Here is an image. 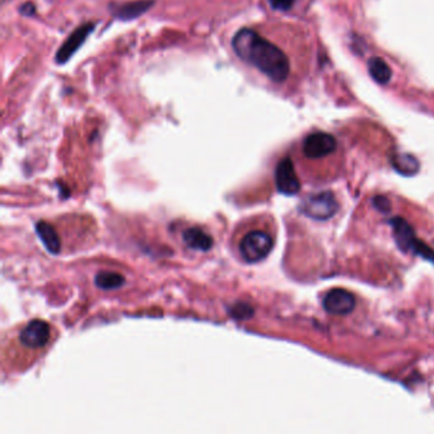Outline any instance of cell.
<instances>
[{"label":"cell","mask_w":434,"mask_h":434,"mask_svg":"<svg viewBox=\"0 0 434 434\" xmlns=\"http://www.w3.org/2000/svg\"><path fill=\"white\" fill-rule=\"evenodd\" d=\"M185 245L192 250L208 251L213 247L211 236L199 227L185 229L183 234Z\"/></svg>","instance_id":"cell-11"},{"label":"cell","mask_w":434,"mask_h":434,"mask_svg":"<svg viewBox=\"0 0 434 434\" xmlns=\"http://www.w3.org/2000/svg\"><path fill=\"white\" fill-rule=\"evenodd\" d=\"M355 307V298L344 289H333L324 298V309L331 315H348Z\"/></svg>","instance_id":"cell-9"},{"label":"cell","mask_w":434,"mask_h":434,"mask_svg":"<svg viewBox=\"0 0 434 434\" xmlns=\"http://www.w3.org/2000/svg\"><path fill=\"white\" fill-rule=\"evenodd\" d=\"M154 4V0H135L125 4H118L111 7V13L114 17L123 21H132L141 17Z\"/></svg>","instance_id":"cell-10"},{"label":"cell","mask_w":434,"mask_h":434,"mask_svg":"<svg viewBox=\"0 0 434 434\" xmlns=\"http://www.w3.org/2000/svg\"><path fill=\"white\" fill-rule=\"evenodd\" d=\"M34 12H36V8H34V4H32V3H25V4L19 8V13L23 14V16H27V17L34 16Z\"/></svg>","instance_id":"cell-17"},{"label":"cell","mask_w":434,"mask_h":434,"mask_svg":"<svg viewBox=\"0 0 434 434\" xmlns=\"http://www.w3.org/2000/svg\"><path fill=\"white\" fill-rule=\"evenodd\" d=\"M94 30V25L92 23H85V25L78 27L73 34H70L64 42V45L59 49L56 52L55 60L58 64H65L69 59L72 58L76 50L83 45V42L87 40V37L92 34Z\"/></svg>","instance_id":"cell-8"},{"label":"cell","mask_w":434,"mask_h":434,"mask_svg":"<svg viewBox=\"0 0 434 434\" xmlns=\"http://www.w3.org/2000/svg\"><path fill=\"white\" fill-rule=\"evenodd\" d=\"M301 210L307 217L326 220L334 217L339 210V203L331 192H321L309 195L302 201Z\"/></svg>","instance_id":"cell-5"},{"label":"cell","mask_w":434,"mask_h":434,"mask_svg":"<svg viewBox=\"0 0 434 434\" xmlns=\"http://www.w3.org/2000/svg\"><path fill=\"white\" fill-rule=\"evenodd\" d=\"M336 147L338 143L331 134L315 133L304 139L302 149L307 158L318 159L334 153Z\"/></svg>","instance_id":"cell-6"},{"label":"cell","mask_w":434,"mask_h":434,"mask_svg":"<svg viewBox=\"0 0 434 434\" xmlns=\"http://www.w3.org/2000/svg\"><path fill=\"white\" fill-rule=\"evenodd\" d=\"M276 189L284 195H296L301 189V183L296 174L292 159L284 158L278 163L276 169Z\"/></svg>","instance_id":"cell-7"},{"label":"cell","mask_w":434,"mask_h":434,"mask_svg":"<svg viewBox=\"0 0 434 434\" xmlns=\"http://www.w3.org/2000/svg\"><path fill=\"white\" fill-rule=\"evenodd\" d=\"M236 55L259 69L276 83H283L291 73V63L282 49L251 28H241L232 39Z\"/></svg>","instance_id":"cell-2"},{"label":"cell","mask_w":434,"mask_h":434,"mask_svg":"<svg viewBox=\"0 0 434 434\" xmlns=\"http://www.w3.org/2000/svg\"><path fill=\"white\" fill-rule=\"evenodd\" d=\"M58 338L56 327L46 320L34 318L16 326L4 336L1 363L4 371L23 372L49 351Z\"/></svg>","instance_id":"cell-1"},{"label":"cell","mask_w":434,"mask_h":434,"mask_svg":"<svg viewBox=\"0 0 434 434\" xmlns=\"http://www.w3.org/2000/svg\"><path fill=\"white\" fill-rule=\"evenodd\" d=\"M393 166L402 175L413 176L419 171V162L410 154H397L393 158Z\"/></svg>","instance_id":"cell-13"},{"label":"cell","mask_w":434,"mask_h":434,"mask_svg":"<svg viewBox=\"0 0 434 434\" xmlns=\"http://www.w3.org/2000/svg\"><path fill=\"white\" fill-rule=\"evenodd\" d=\"M271 8L280 12H287L292 8L294 0H269Z\"/></svg>","instance_id":"cell-15"},{"label":"cell","mask_w":434,"mask_h":434,"mask_svg":"<svg viewBox=\"0 0 434 434\" xmlns=\"http://www.w3.org/2000/svg\"><path fill=\"white\" fill-rule=\"evenodd\" d=\"M96 284L101 289H116L124 283V278L118 273L112 271H101L100 274L96 276Z\"/></svg>","instance_id":"cell-14"},{"label":"cell","mask_w":434,"mask_h":434,"mask_svg":"<svg viewBox=\"0 0 434 434\" xmlns=\"http://www.w3.org/2000/svg\"><path fill=\"white\" fill-rule=\"evenodd\" d=\"M368 70L371 76L376 81L377 83L386 84L390 82L393 72L389 67V64L384 59L372 58L368 63Z\"/></svg>","instance_id":"cell-12"},{"label":"cell","mask_w":434,"mask_h":434,"mask_svg":"<svg viewBox=\"0 0 434 434\" xmlns=\"http://www.w3.org/2000/svg\"><path fill=\"white\" fill-rule=\"evenodd\" d=\"M274 247L271 234L249 222L236 227L232 236V249L238 259L246 264H256L267 259Z\"/></svg>","instance_id":"cell-3"},{"label":"cell","mask_w":434,"mask_h":434,"mask_svg":"<svg viewBox=\"0 0 434 434\" xmlns=\"http://www.w3.org/2000/svg\"><path fill=\"white\" fill-rule=\"evenodd\" d=\"M373 205H375V208L378 209L380 211H384V213L389 211L390 207H391L390 201L387 200L384 196H376L373 199Z\"/></svg>","instance_id":"cell-16"},{"label":"cell","mask_w":434,"mask_h":434,"mask_svg":"<svg viewBox=\"0 0 434 434\" xmlns=\"http://www.w3.org/2000/svg\"><path fill=\"white\" fill-rule=\"evenodd\" d=\"M390 225L393 226V237L397 246L404 252L413 251L417 255L423 256L424 259L434 262V251L429 249L426 243L420 242L414 234V229L409 223L400 217H395L390 220Z\"/></svg>","instance_id":"cell-4"}]
</instances>
